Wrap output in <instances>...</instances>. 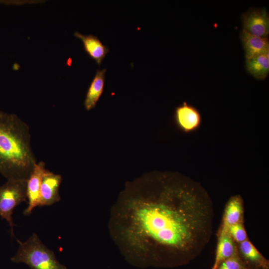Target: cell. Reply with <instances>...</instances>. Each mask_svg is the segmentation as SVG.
<instances>
[{
    "label": "cell",
    "mask_w": 269,
    "mask_h": 269,
    "mask_svg": "<svg viewBox=\"0 0 269 269\" xmlns=\"http://www.w3.org/2000/svg\"><path fill=\"white\" fill-rule=\"evenodd\" d=\"M213 207L200 183L178 172L152 171L126 183L111 208L109 232L130 258L185 265L211 239Z\"/></svg>",
    "instance_id": "obj_1"
},
{
    "label": "cell",
    "mask_w": 269,
    "mask_h": 269,
    "mask_svg": "<svg viewBox=\"0 0 269 269\" xmlns=\"http://www.w3.org/2000/svg\"><path fill=\"white\" fill-rule=\"evenodd\" d=\"M28 126L16 115L0 114V174L7 179L27 180L36 160Z\"/></svg>",
    "instance_id": "obj_2"
},
{
    "label": "cell",
    "mask_w": 269,
    "mask_h": 269,
    "mask_svg": "<svg viewBox=\"0 0 269 269\" xmlns=\"http://www.w3.org/2000/svg\"><path fill=\"white\" fill-rule=\"evenodd\" d=\"M16 240L19 247L16 254L10 258L12 262L24 263L32 269H67L36 234H33L24 242Z\"/></svg>",
    "instance_id": "obj_3"
},
{
    "label": "cell",
    "mask_w": 269,
    "mask_h": 269,
    "mask_svg": "<svg viewBox=\"0 0 269 269\" xmlns=\"http://www.w3.org/2000/svg\"><path fill=\"white\" fill-rule=\"evenodd\" d=\"M27 200V180L7 179L0 186V217L8 223L12 237H14L13 211L17 206Z\"/></svg>",
    "instance_id": "obj_4"
},
{
    "label": "cell",
    "mask_w": 269,
    "mask_h": 269,
    "mask_svg": "<svg viewBox=\"0 0 269 269\" xmlns=\"http://www.w3.org/2000/svg\"><path fill=\"white\" fill-rule=\"evenodd\" d=\"M173 121L179 131L189 134L199 129L202 124V117L196 107L184 102L175 108Z\"/></svg>",
    "instance_id": "obj_5"
},
{
    "label": "cell",
    "mask_w": 269,
    "mask_h": 269,
    "mask_svg": "<svg viewBox=\"0 0 269 269\" xmlns=\"http://www.w3.org/2000/svg\"><path fill=\"white\" fill-rule=\"evenodd\" d=\"M243 29L248 32L262 37L269 33V16L265 8H251L242 14Z\"/></svg>",
    "instance_id": "obj_6"
},
{
    "label": "cell",
    "mask_w": 269,
    "mask_h": 269,
    "mask_svg": "<svg viewBox=\"0 0 269 269\" xmlns=\"http://www.w3.org/2000/svg\"><path fill=\"white\" fill-rule=\"evenodd\" d=\"M46 170L43 161L37 162L27 180L28 206L24 211L25 215H30L35 207L39 206L41 183Z\"/></svg>",
    "instance_id": "obj_7"
},
{
    "label": "cell",
    "mask_w": 269,
    "mask_h": 269,
    "mask_svg": "<svg viewBox=\"0 0 269 269\" xmlns=\"http://www.w3.org/2000/svg\"><path fill=\"white\" fill-rule=\"evenodd\" d=\"M62 180L60 175L46 170L41 183L39 206L51 205L60 200L59 189Z\"/></svg>",
    "instance_id": "obj_8"
},
{
    "label": "cell",
    "mask_w": 269,
    "mask_h": 269,
    "mask_svg": "<svg viewBox=\"0 0 269 269\" xmlns=\"http://www.w3.org/2000/svg\"><path fill=\"white\" fill-rule=\"evenodd\" d=\"M240 39L245 51L246 60L251 59L269 51L267 37L253 35L243 29L240 32Z\"/></svg>",
    "instance_id": "obj_9"
},
{
    "label": "cell",
    "mask_w": 269,
    "mask_h": 269,
    "mask_svg": "<svg viewBox=\"0 0 269 269\" xmlns=\"http://www.w3.org/2000/svg\"><path fill=\"white\" fill-rule=\"evenodd\" d=\"M74 35L82 41L85 51L100 65L109 52V48L95 35H84L78 31L75 32Z\"/></svg>",
    "instance_id": "obj_10"
},
{
    "label": "cell",
    "mask_w": 269,
    "mask_h": 269,
    "mask_svg": "<svg viewBox=\"0 0 269 269\" xmlns=\"http://www.w3.org/2000/svg\"><path fill=\"white\" fill-rule=\"evenodd\" d=\"M242 202L241 197L238 195L232 196L228 201L218 239L228 233L230 226L239 223L243 212Z\"/></svg>",
    "instance_id": "obj_11"
},
{
    "label": "cell",
    "mask_w": 269,
    "mask_h": 269,
    "mask_svg": "<svg viewBox=\"0 0 269 269\" xmlns=\"http://www.w3.org/2000/svg\"><path fill=\"white\" fill-rule=\"evenodd\" d=\"M106 69L97 70L88 89L84 105L86 110L94 108L102 95L105 85Z\"/></svg>",
    "instance_id": "obj_12"
},
{
    "label": "cell",
    "mask_w": 269,
    "mask_h": 269,
    "mask_svg": "<svg viewBox=\"0 0 269 269\" xmlns=\"http://www.w3.org/2000/svg\"><path fill=\"white\" fill-rule=\"evenodd\" d=\"M240 250L251 269H269V263L248 240L240 243Z\"/></svg>",
    "instance_id": "obj_13"
},
{
    "label": "cell",
    "mask_w": 269,
    "mask_h": 269,
    "mask_svg": "<svg viewBox=\"0 0 269 269\" xmlns=\"http://www.w3.org/2000/svg\"><path fill=\"white\" fill-rule=\"evenodd\" d=\"M269 51L251 59L246 60L247 71L259 80L266 79L269 73Z\"/></svg>",
    "instance_id": "obj_14"
},
{
    "label": "cell",
    "mask_w": 269,
    "mask_h": 269,
    "mask_svg": "<svg viewBox=\"0 0 269 269\" xmlns=\"http://www.w3.org/2000/svg\"><path fill=\"white\" fill-rule=\"evenodd\" d=\"M236 249L233 238L228 232L223 237L219 238L215 262L212 269H217L222 262L233 255Z\"/></svg>",
    "instance_id": "obj_15"
},
{
    "label": "cell",
    "mask_w": 269,
    "mask_h": 269,
    "mask_svg": "<svg viewBox=\"0 0 269 269\" xmlns=\"http://www.w3.org/2000/svg\"><path fill=\"white\" fill-rule=\"evenodd\" d=\"M245 268H247L236 249L233 255L222 262L217 269H244Z\"/></svg>",
    "instance_id": "obj_16"
},
{
    "label": "cell",
    "mask_w": 269,
    "mask_h": 269,
    "mask_svg": "<svg viewBox=\"0 0 269 269\" xmlns=\"http://www.w3.org/2000/svg\"><path fill=\"white\" fill-rule=\"evenodd\" d=\"M228 232L237 242L241 243L247 239V233L243 225L239 222L230 226Z\"/></svg>",
    "instance_id": "obj_17"
},
{
    "label": "cell",
    "mask_w": 269,
    "mask_h": 269,
    "mask_svg": "<svg viewBox=\"0 0 269 269\" xmlns=\"http://www.w3.org/2000/svg\"><path fill=\"white\" fill-rule=\"evenodd\" d=\"M244 269H249V268H245Z\"/></svg>",
    "instance_id": "obj_18"
},
{
    "label": "cell",
    "mask_w": 269,
    "mask_h": 269,
    "mask_svg": "<svg viewBox=\"0 0 269 269\" xmlns=\"http://www.w3.org/2000/svg\"><path fill=\"white\" fill-rule=\"evenodd\" d=\"M2 113V112H1V111H0V114L1 113Z\"/></svg>",
    "instance_id": "obj_19"
}]
</instances>
